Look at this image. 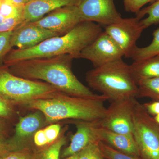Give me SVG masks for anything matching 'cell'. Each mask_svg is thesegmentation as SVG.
I'll list each match as a JSON object with an SVG mask.
<instances>
[{
  "label": "cell",
  "mask_w": 159,
  "mask_h": 159,
  "mask_svg": "<svg viewBox=\"0 0 159 159\" xmlns=\"http://www.w3.org/2000/svg\"><path fill=\"white\" fill-rule=\"evenodd\" d=\"M82 22L77 6H70L55 9L32 22L44 29L63 35Z\"/></svg>",
  "instance_id": "8fae6325"
},
{
  "label": "cell",
  "mask_w": 159,
  "mask_h": 159,
  "mask_svg": "<svg viewBox=\"0 0 159 159\" xmlns=\"http://www.w3.org/2000/svg\"><path fill=\"white\" fill-rule=\"evenodd\" d=\"M97 134L99 142H104L122 152L140 157L133 136L117 133L99 126L97 128Z\"/></svg>",
  "instance_id": "2e32d148"
},
{
  "label": "cell",
  "mask_w": 159,
  "mask_h": 159,
  "mask_svg": "<svg viewBox=\"0 0 159 159\" xmlns=\"http://www.w3.org/2000/svg\"><path fill=\"white\" fill-rule=\"evenodd\" d=\"M79 1L80 0H32L24 6V22L35 21L51 11L61 7L77 6Z\"/></svg>",
  "instance_id": "9a60e30c"
},
{
  "label": "cell",
  "mask_w": 159,
  "mask_h": 159,
  "mask_svg": "<svg viewBox=\"0 0 159 159\" xmlns=\"http://www.w3.org/2000/svg\"><path fill=\"white\" fill-rule=\"evenodd\" d=\"M3 131V126L1 122H0V135L2 133V132ZM1 135H0V137H1Z\"/></svg>",
  "instance_id": "d590c367"
},
{
  "label": "cell",
  "mask_w": 159,
  "mask_h": 159,
  "mask_svg": "<svg viewBox=\"0 0 159 159\" xmlns=\"http://www.w3.org/2000/svg\"><path fill=\"white\" fill-rule=\"evenodd\" d=\"M86 80L90 87L111 101L128 98H137L138 87L130 65L121 59L88 71Z\"/></svg>",
  "instance_id": "277c9868"
},
{
  "label": "cell",
  "mask_w": 159,
  "mask_h": 159,
  "mask_svg": "<svg viewBox=\"0 0 159 159\" xmlns=\"http://www.w3.org/2000/svg\"><path fill=\"white\" fill-rule=\"evenodd\" d=\"M63 159H77V155H74L67 157L64 158H63Z\"/></svg>",
  "instance_id": "836d02e7"
},
{
  "label": "cell",
  "mask_w": 159,
  "mask_h": 159,
  "mask_svg": "<svg viewBox=\"0 0 159 159\" xmlns=\"http://www.w3.org/2000/svg\"><path fill=\"white\" fill-rule=\"evenodd\" d=\"M12 31L0 32V66L4 64L5 58L12 50L11 37Z\"/></svg>",
  "instance_id": "484cf974"
},
{
  "label": "cell",
  "mask_w": 159,
  "mask_h": 159,
  "mask_svg": "<svg viewBox=\"0 0 159 159\" xmlns=\"http://www.w3.org/2000/svg\"><path fill=\"white\" fill-rule=\"evenodd\" d=\"M102 31L99 24L93 22H82L66 34L45 40L33 48L12 49L6 56L4 65L9 67L25 60L66 54L71 55L74 58H79L82 50Z\"/></svg>",
  "instance_id": "7a4b0ae2"
},
{
  "label": "cell",
  "mask_w": 159,
  "mask_h": 159,
  "mask_svg": "<svg viewBox=\"0 0 159 159\" xmlns=\"http://www.w3.org/2000/svg\"><path fill=\"white\" fill-rule=\"evenodd\" d=\"M61 128L59 124H51L43 129L48 145L54 143L59 138Z\"/></svg>",
  "instance_id": "f1b7e54d"
},
{
  "label": "cell",
  "mask_w": 159,
  "mask_h": 159,
  "mask_svg": "<svg viewBox=\"0 0 159 159\" xmlns=\"http://www.w3.org/2000/svg\"><path fill=\"white\" fill-rule=\"evenodd\" d=\"M12 151L8 142L4 141L2 138L0 137V158L7 155Z\"/></svg>",
  "instance_id": "1f68e13d"
},
{
  "label": "cell",
  "mask_w": 159,
  "mask_h": 159,
  "mask_svg": "<svg viewBox=\"0 0 159 159\" xmlns=\"http://www.w3.org/2000/svg\"></svg>",
  "instance_id": "74e56055"
},
{
  "label": "cell",
  "mask_w": 159,
  "mask_h": 159,
  "mask_svg": "<svg viewBox=\"0 0 159 159\" xmlns=\"http://www.w3.org/2000/svg\"><path fill=\"white\" fill-rule=\"evenodd\" d=\"M137 85V97H146L159 101V77L140 80Z\"/></svg>",
  "instance_id": "d6986e66"
},
{
  "label": "cell",
  "mask_w": 159,
  "mask_h": 159,
  "mask_svg": "<svg viewBox=\"0 0 159 159\" xmlns=\"http://www.w3.org/2000/svg\"><path fill=\"white\" fill-rule=\"evenodd\" d=\"M123 56L124 54L119 46L108 34L102 31L82 50L79 58L90 61L95 68L121 59Z\"/></svg>",
  "instance_id": "9c48e42d"
},
{
  "label": "cell",
  "mask_w": 159,
  "mask_h": 159,
  "mask_svg": "<svg viewBox=\"0 0 159 159\" xmlns=\"http://www.w3.org/2000/svg\"><path fill=\"white\" fill-rule=\"evenodd\" d=\"M136 17L140 20L144 29L159 24V0H156L150 6L141 9L136 14Z\"/></svg>",
  "instance_id": "ac0fdd59"
},
{
  "label": "cell",
  "mask_w": 159,
  "mask_h": 159,
  "mask_svg": "<svg viewBox=\"0 0 159 159\" xmlns=\"http://www.w3.org/2000/svg\"><path fill=\"white\" fill-rule=\"evenodd\" d=\"M43 123L45 119L39 111L20 118L15 129V134L12 139L7 141L12 150H18L27 147L26 144Z\"/></svg>",
  "instance_id": "5bb4252c"
},
{
  "label": "cell",
  "mask_w": 159,
  "mask_h": 159,
  "mask_svg": "<svg viewBox=\"0 0 159 159\" xmlns=\"http://www.w3.org/2000/svg\"><path fill=\"white\" fill-rule=\"evenodd\" d=\"M130 68L137 84L142 80L159 77V54L143 60L134 61Z\"/></svg>",
  "instance_id": "e0dca14e"
},
{
  "label": "cell",
  "mask_w": 159,
  "mask_h": 159,
  "mask_svg": "<svg viewBox=\"0 0 159 159\" xmlns=\"http://www.w3.org/2000/svg\"><path fill=\"white\" fill-rule=\"evenodd\" d=\"M144 30L138 18L122 17L105 26L104 31L121 49L124 57L129 58L138 47L137 40Z\"/></svg>",
  "instance_id": "ba28073f"
},
{
  "label": "cell",
  "mask_w": 159,
  "mask_h": 159,
  "mask_svg": "<svg viewBox=\"0 0 159 159\" xmlns=\"http://www.w3.org/2000/svg\"><path fill=\"white\" fill-rule=\"evenodd\" d=\"M24 22L23 17L5 18L0 16V32L13 31Z\"/></svg>",
  "instance_id": "4316f807"
},
{
  "label": "cell",
  "mask_w": 159,
  "mask_h": 159,
  "mask_svg": "<svg viewBox=\"0 0 159 159\" xmlns=\"http://www.w3.org/2000/svg\"><path fill=\"white\" fill-rule=\"evenodd\" d=\"M61 35L35 25L32 22H24L12 31L11 37V48L26 49L33 48L45 40Z\"/></svg>",
  "instance_id": "7c38bea8"
},
{
  "label": "cell",
  "mask_w": 159,
  "mask_h": 159,
  "mask_svg": "<svg viewBox=\"0 0 159 159\" xmlns=\"http://www.w3.org/2000/svg\"><path fill=\"white\" fill-rule=\"evenodd\" d=\"M70 55L32 58L21 61L8 67L18 77L47 83L65 93L74 97L97 98L95 94L78 79L72 71Z\"/></svg>",
  "instance_id": "6da1fadb"
},
{
  "label": "cell",
  "mask_w": 159,
  "mask_h": 159,
  "mask_svg": "<svg viewBox=\"0 0 159 159\" xmlns=\"http://www.w3.org/2000/svg\"><path fill=\"white\" fill-rule=\"evenodd\" d=\"M154 119L156 122L159 125V114L157 115V116H155V117H154Z\"/></svg>",
  "instance_id": "e575fe53"
},
{
  "label": "cell",
  "mask_w": 159,
  "mask_h": 159,
  "mask_svg": "<svg viewBox=\"0 0 159 159\" xmlns=\"http://www.w3.org/2000/svg\"><path fill=\"white\" fill-rule=\"evenodd\" d=\"M98 144H91L84 148L76 154L77 159H105Z\"/></svg>",
  "instance_id": "cb8c5ba5"
},
{
  "label": "cell",
  "mask_w": 159,
  "mask_h": 159,
  "mask_svg": "<svg viewBox=\"0 0 159 159\" xmlns=\"http://www.w3.org/2000/svg\"><path fill=\"white\" fill-rule=\"evenodd\" d=\"M98 145L102 156L106 159H142L141 157L117 150L103 142H99Z\"/></svg>",
  "instance_id": "603a6c76"
},
{
  "label": "cell",
  "mask_w": 159,
  "mask_h": 159,
  "mask_svg": "<svg viewBox=\"0 0 159 159\" xmlns=\"http://www.w3.org/2000/svg\"><path fill=\"white\" fill-rule=\"evenodd\" d=\"M63 132L55 142L42 150L39 151L37 159H59L61 151L66 142Z\"/></svg>",
  "instance_id": "44dd1931"
},
{
  "label": "cell",
  "mask_w": 159,
  "mask_h": 159,
  "mask_svg": "<svg viewBox=\"0 0 159 159\" xmlns=\"http://www.w3.org/2000/svg\"><path fill=\"white\" fill-rule=\"evenodd\" d=\"M153 39L150 44L144 48L137 47L131 58L139 61L159 54V28L154 31Z\"/></svg>",
  "instance_id": "ffe728a7"
},
{
  "label": "cell",
  "mask_w": 159,
  "mask_h": 159,
  "mask_svg": "<svg viewBox=\"0 0 159 159\" xmlns=\"http://www.w3.org/2000/svg\"><path fill=\"white\" fill-rule=\"evenodd\" d=\"M4 1V0H0V2H2V1Z\"/></svg>",
  "instance_id": "8d00e7d4"
},
{
  "label": "cell",
  "mask_w": 159,
  "mask_h": 159,
  "mask_svg": "<svg viewBox=\"0 0 159 159\" xmlns=\"http://www.w3.org/2000/svg\"><path fill=\"white\" fill-rule=\"evenodd\" d=\"M38 152L27 146L11 152L0 159H37Z\"/></svg>",
  "instance_id": "d4e9b609"
},
{
  "label": "cell",
  "mask_w": 159,
  "mask_h": 159,
  "mask_svg": "<svg viewBox=\"0 0 159 159\" xmlns=\"http://www.w3.org/2000/svg\"><path fill=\"white\" fill-rule=\"evenodd\" d=\"M10 1L11 2L16 6L24 7L32 0H10Z\"/></svg>",
  "instance_id": "d6a6232c"
},
{
  "label": "cell",
  "mask_w": 159,
  "mask_h": 159,
  "mask_svg": "<svg viewBox=\"0 0 159 159\" xmlns=\"http://www.w3.org/2000/svg\"><path fill=\"white\" fill-rule=\"evenodd\" d=\"M24 8L15 5L10 0H4L0 2V16L5 18H24Z\"/></svg>",
  "instance_id": "7402d4cb"
},
{
  "label": "cell",
  "mask_w": 159,
  "mask_h": 159,
  "mask_svg": "<svg viewBox=\"0 0 159 159\" xmlns=\"http://www.w3.org/2000/svg\"><path fill=\"white\" fill-rule=\"evenodd\" d=\"M147 112L150 115L156 116L159 114V101L147 102L143 104Z\"/></svg>",
  "instance_id": "4dcf8cb0"
},
{
  "label": "cell",
  "mask_w": 159,
  "mask_h": 159,
  "mask_svg": "<svg viewBox=\"0 0 159 159\" xmlns=\"http://www.w3.org/2000/svg\"><path fill=\"white\" fill-rule=\"evenodd\" d=\"M137 99L128 98L112 101L99 126L122 134L133 135L134 112Z\"/></svg>",
  "instance_id": "52a82bcc"
},
{
  "label": "cell",
  "mask_w": 159,
  "mask_h": 159,
  "mask_svg": "<svg viewBox=\"0 0 159 159\" xmlns=\"http://www.w3.org/2000/svg\"><path fill=\"white\" fill-rule=\"evenodd\" d=\"M107 100L108 98L102 94L97 98H86L62 93L51 99L30 101L24 106L41 112L46 124L66 119L96 122L105 116L107 108L104 102Z\"/></svg>",
  "instance_id": "3957f363"
},
{
  "label": "cell",
  "mask_w": 159,
  "mask_h": 159,
  "mask_svg": "<svg viewBox=\"0 0 159 159\" xmlns=\"http://www.w3.org/2000/svg\"><path fill=\"white\" fill-rule=\"evenodd\" d=\"M47 83L22 78L8 67L0 66V97L11 103L23 106L37 99H51L62 93Z\"/></svg>",
  "instance_id": "5b68a950"
},
{
  "label": "cell",
  "mask_w": 159,
  "mask_h": 159,
  "mask_svg": "<svg viewBox=\"0 0 159 159\" xmlns=\"http://www.w3.org/2000/svg\"><path fill=\"white\" fill-rule=\"evenodd\" d=\"M133 135L142 159H159V125L136 101Z\"/></svg>",
  "instance_id": "8992f818"
},
{
  "label": "cell",
  "mask_w": 159,
  "mask_h": 159,
  "mask_svg": "<svg viewBox=\"0 0 159 159\" xmlns=\"http://www.w3.org/2000/svg\"><path fill=\"white\" fill-rule=\"evenodd\" d=\"M11 103L0 97V117L10 116L12 114Z\"/></svg>",
  "instance_id": "f546056e"
},
{
  "label": "cell",
  "mask_w": 159,
  "mask_h": 159,
  "mask_svg": "<svg viewBox=\"0 0 159 159\" xmlns=\"http://www.w3.org/2000/svg\"><path fill=\"white\" fill-rule=\"evenodd\" d=\"M77 6L83 22H97L106 26L122 17L114 0H80Z\"/></svg>",
  "instance_id": "30bf717a"
},
{
  "label": "cell",
  "mask_w": 159,
  "mask_h": 159,
  "mask_svg": "<svg viewBox=\"0 0 159 159\" xmlns=\"http://www.w3.org/2000/svg\"><path fill=\"white\" fill-rule=\"evenodd\" d=\"M156 0H123V5L125 11L138 13L142 7L148 3L153 2Z\"/></svg>",
  "instance_id": "83f0119b"
},
{
  "label": "cell",
  "mask_w": 159,
  "mask_h": 159,
  "mask_svg": "<svg viewBox=\"0 0 159 159\" xmlns=\"http://www.w3.org/2000/svg\"><path fill=\"white\" fill-rule=\"evenodd\" d=\"M72 120L77 130L71 137L70 145L61 152V156L62 158L76 154L90 144L99 142L97 134L99 121Z\"/></svg>",
  "instance_id": "4fadbf2b"
}]
</instances>
